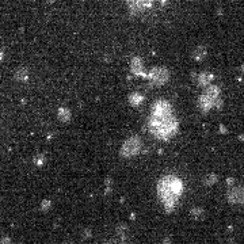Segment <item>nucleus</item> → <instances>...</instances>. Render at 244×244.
<instances>
[{
    "instance_id": "obj_1",
    "label": "nucleus",
    "mask_w": 244,
    "mask_h": 244,
    "mask_svg": "<svg viewBox=\"0 0 244 244\" xmlns=\"http://www.w3.org/2000/svg\"><path fill=\"white\" fill-rule=\"evenodd\" d=\"M229 201L232 204H240L243 205L244 204V189L243 187H237V189L232 190L229 193Z\"/></svg>"
},
{
    "instance_id": "obj_2",
    "label": "nucleus",
    "mask_w": 244,
    "mask_h": 244,
    "mask_svg": "<svg viewBox=\"0 0 244 244\" xmlns=\"http://www.w3.org/2000/svg\"><path fill=\"white\" fill-rule=\"evenodd\" d=\"M179 187L178 185H161L160 186V193L163 194L164 198H172V195L178 193Z\"/></svg>"
},
{
    "instance_id": "obj_3",
    "label": "nucleus",
    "mask_w": 244,
    "mask_h": 244,
    "mask_svg": "<svg viewBox=\"0 0 244 244\" xmlns=\"http://www.w3.org/2000/svg\"><path fill=\"white\" fill-rule=\"evenodd\" d=\"M130 2H132L133 4L136 3V4H140V6H146L149 3V0H130Z\"/></svg>"
}]
</instances>
